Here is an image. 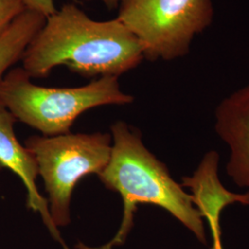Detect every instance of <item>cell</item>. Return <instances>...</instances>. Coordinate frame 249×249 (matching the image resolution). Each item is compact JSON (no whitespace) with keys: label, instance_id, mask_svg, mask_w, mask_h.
Returning a JSON list of instances; mask_svg holds the SVG:
<instances>
[{"label":"cell","instance_id":"obj_10","mask_svg":"<svg viewBox=\"0 0 249 249\" xmlns=\"http://www.w3.org/2000/svg\"><path fill=\"white\" fill-rule=\"evenodd\" d=\"M25 10L21 0H0V35Z\"/></svg>","mask_w":249,"mask_h":249},{"label":"cell","instance_id":"obj_13","mask_svg":"<svg viewBox=\"0 0 249 249\" xmlns=\"http://www.w3.org/2000/svg\"><path fill=\"white\" fill-rule=\"evenodd\" d=\"M210 249H223V246H217V247H214L213 246Z\"/></svg>","mask_w":249,"mask_h":249},{"label":"cell","instance_id":"obj_8","mask_svg":"<svg viewBox=\"0 0 249 249\" xmlns=\"http://www.w3.org/2000/svg\"><path fill=\"white\" fill-rule=\"evenodd\" d=\"M219 155L215 151L207 153L191 177L183 178L182 187H188L193 203L205 218L213 235L214 246L223 245L221 214L232 203L249 205V192L234 194L224 188L218 178Z\"/></svg>","mask_w":249,"mask_h":249},{"label":"cell","instance_id":"obj_12","mask_svg":"<svg viewBox=\"0 0 249 249\" xmlns=\"http://www.w3.org/2000/svg\"><path fill=\"white\" fill-rule=\"evenodd\" d=\"M107 7V9H113L118 8V4L120 0H101Z\"/></svg>","mask_w":249,"mask_h":249},{"label":"cell","instance_id":"obj_1","mask_svg":"<svg viewBox=\"0 0 249 249\" xmlns=\"http://www.w3.org/2000/svg\"><path fill=\"white\" fill-rule=\"evenodd\" d=\"M143 59L142 43L121 20H94L66 4L46 18L20 60L31 78L46 77L58 66L87 78H118Z\"/></svg>","mask_w":249,"mask_h":249},{"label":"cell","instance_id":"obj_3","mask_svg":"<svg viewBox=\"0 0 249 249\" xmlns=\"http://www.w3.org/2000/svg\"><path fill=\"white\" fill-rule=\"evenodd\" d=\"M117 77H101L76 88H49L34 84L22 68L9 71L0 81V104L14 117L45 137L70 133L74 121L94 107L128 105Z\"/></svg>","mask_w":249,"mask_h":249},{"label":"cell","instance_id":"obj_4","mask_svg":"<svg viewBox=\"0 0 249 249\" xmlns=\"http://www.w3.org/2000/svg\"><path fill=\"white\" fill-rule=\"evenodd\" d=\"M111 142V135L102 133L35 136L27 140L26 148L45 181L49 212L57 228L71 223L72 192L80 179L99 175L107 167Z\"/></svg>","mask_w":249,"mask_h":249},{"label":"cell","instance_id":"obj_2","mask_svg":"<svg viewBox=\"0 0 249 249\" xmlns=\"http://www.w3.org/2000/svg\"><path fill=\"white\" fill-rule=\"evenodd\" d=\"M114 143L107 167L98 175L105 186L123 199V218L112 240L101 247L80 244L77 249H115L124 244L132 230L140 204L158 206L168 212L202 244H207L203 219L190 194L170 176L167 167L148 151L142 135L124 122L112 126Z\"/></svg>","mask_w":249,"mask_h":249},{"label":"cell","instance_id":"obj_9","mask_svg":"<svg viewBox=\"0 0 249 249\" xmlns=\"http://www.w3.org/2000/svg\"><path fill=\"white\" fill-rule=\"evenodd\" d=\"M45 16L25 10L0 35V81L19 61L27 46L45 24Z\"/></svg>","mask_w":249,"mask_h":249},{"label":"cell","instance_id":"obj_7","mask_svg":"<svg viewBox=\"0 0 249 249\" xmlns=\"http://www.w3.org/2000/svg\"><path fill=\"white\" fill-rule=\"evenodd\" d=\"M215 129L230 149L226 173L240 187L249 188V85L218 106Z\"/></svg>","mask_w":249,"mask_h":249},{"label":"cell","instance_id":"obj_6","mask_svg":"<svg viewBox=\"0 0 249 249\" xmlns=\"http://www.w3.org/2000/svg\"><path fill=\"white\" fill-rule=\"evenodd\" d=\"M16 121L14 116L0 104V168H8L22 180L27 189V208L41 214L43 222L53 239L57 241L63 249H70L53 223L47 200L37 189L38 165L32 152L18 142L15 136L14 124Z\"/></svg>","mask_w":249,"mask_h":249},{"label":"cell","instance_id":"obj_5","mask_svg":"<svg viewBox=\"0 0 249 249\" xmlns=\"http://www.w3.org/2000/svg\"><path fill=\"white\" fill-rule=\"evenodd\" d=\"M213 15L212 0H120L116 18L140 40L144 59L168 61L189 52Z\"/></svg>","mask_w":249,"mask_h":249},{"label":"cell","instance_id":"obj_11","mask_svg":"<svg viewBox=\"0 0 249 249\" xmlns=\"http://www.w3.org/2000/svg\"><path fill=\"white\" fill-rule=\"evenodd\" d=\"M21 1L27 10L37 12L45 16V18H48L56 11L53 0H21Z\"/></svg>","mask_w":249,"mask_h":249}]
</instances>
